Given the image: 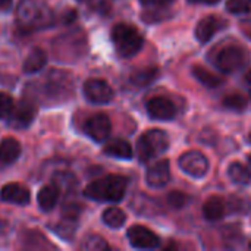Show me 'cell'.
<instances>
[{"mask_svg": "<svg viewBox=\"0 0 251 251\" xmlns=\"http://www.w3.org/2000/svg\"><path fill=\"white\" fill-rule=\"evenodd\" d=\"M169 149V140L165 131L150 129L137 141V154L140 162H149L154 156L165 153Z\"/></svg>", "mask_w": 251, "mask_h": 251, "instance_id": "4", "label": "cell"}, {"mask_svg": "<svg viewBox=\"0 0 251 251\" xmlns=\"http://www.w3.org/2000/svg\"><path fill=\"white\" fill-rule=\"evenodd\" d=\"M150 118L157 121H171L176 115V107L168 97H153L146 104Z\"/></svg>", "mask_w": 251, "mask_h": 251, "instance_id": "10", "label": "cell"}, {"mask_svg": "<svg viewBox=\"0 0 251 251\" xmlns=\"http://www.w3.org/2000/svg\"><path fill=\"white\" fill-rule=\"evenodd\" d=\"M159 71L156 68H147V69H143V71H138L135 74H132L131 76V81L135 84V85H149L150 82H153L157 76Z\"/></svg>", "mask_w": 251, "mask_h": 251, "instance_id": "23", "label": "cell"}, {"mask_svg": "<svg viewBox=\"0 0 251 251\" xmlns=\"http://www.w3.org/2000/svg\"><path fill=\"white\" fill-rule=\"evenodd\" d=\"M16 22L25 31L43 29L53 24V12L43 0H19Z\"/></svg>", "mask_w": 251, "mask_h": 251, "instance_id": "1", "label": "cell"}, {"mask_svg": "<svg viewBox=\"0 0 251 251\" xmlns=\"http://www.w3.org/2000/svg\"><path fill=\"white\" fill-rule=\"evenodd\" d=\"M144 6H149V7H156V9H160V7H165L168 4H171L174 0H140Z\"/></svg>", "mask_w": 251, "mask_h": 251, "instance_id": "31", "label": "cell"}, {"mask_svg": "<svg viewBox=\"0 0 251 251\" xmlns=\"http://www.w3.org/2000/svg\"><path fill=\"white\" fill-rule=\"evenodd\" d=\"M249 140H250V143H251V134H250V137H249Z\"/></svg>", "mask_w": 251, "mask_h": 251, "instance_id": "36", "label": "cell"}, {"mask_svg": "<svg viewBox=\"0 0 251 251\" xmlns=\"http://www.w3.org/2000/svg\"><path fill=\"white\" fill-rule=\"evenodd\" d=\"M191 72H193L194 78H196L200 84H203L204 87H207V88H218L219 85L224 84V78H222V76H219V75H216V74L207 71L206 68H203V66H200V65H196V66L191 69Z\"/></svg>", "mask_w": 251, "mask_h": 251, "instance_id": "20", "label": "cell"}, {"mask_svg": "<svg viewBox=\"0 0 251 251\" xmlns=\"http://www.w3.org/2000/svg\"><path fill=\"white\" fill-rule=\"evenodd\" d=\"M188 201H190V197L182 191H172L168 196V204L172 209H182L188 204Z\"/></svg>", "mask_w": 251, "mask_h": 251, "instance_id": "28", "label": "cell"}, {"mask_svg": "<svg viewBox=\"0 0 251 251\" xmlns=\"http://www.w3.org/2000/svg\"><path fill=\"white\" fill-rule=\"evenodd\" d=\"M190 3H193V4H199V3H201V4H216L219 0H188Z\"/></svg>", "mask_w": 251, "mask_h": 251, "instance_id": "32", "label": "cell"}, {"mask_svg": "<svg viewBox=\"0 0 251 251\" xmlns=\"http://www.w3.org/2000/svg\"><path fill=\"white\" fill-rule=\"evenodd\" d=\"M82 249L88 251H106L109 250V244L99 235H88L82 243Z\"/></svg>", "mask_w": 251, "mask_h": 251, "instance_id": "26", "label": "cell"}, {"mask_svg": "<svg viewBox=\"0 0 251 251\" xmlns=\"http://www.w3.org/2000/svg\"><path fill=\"white\" fill-rule=\"evenodd\" d=\"M179 168L193 178H203L209 171L207 157L199 150H190L179 156Z\"/></svg>", "mask_w": 251, "mask_h": 251, "instance_id": "6", "label": "cell"}, {"mask_svg": "<svg viewBox=\"0 0 251 251\" xmlns=\"http://www.w3.org/2000/svg\"><path fill=\"white\" fill-rule=\"evenodd\" d=\"M56 234H59L62 238H71L75 232V219L72 218H65L63 222H60L57 226H56Z\"/></svg>", "mask_w": 251, "mask_h": 251, "instance_id": "30", "label": "cell"}, {"mask_svg": "<svg viewBox=\"0 0 251 251\" xmlns=\"http://www.w3.org/2000/svg\"><path fill=\"white\" fill-rule=\"evenodd\" d=\"M203 215L209 222H216L225 215V200L219 196L209 197L203 204Z\"/></svg>", "mask_w": 251, "mask_h": 251, "instance_id": "16", "label": "cell"}, {"mask_svg": "<svg viewBox=\"0 0 251 251\" xmlns=\"http://www.w3.org/2000/svg\"><path fill=\"white\" fill-rule=\"evenodd\" d=\"M246 82H247V84H251V69L246 74Z\"/></svg>", "mask_w": 251, "mask_h": 251, "instance_id": "34", "label": "cell"}, {"mask_svg": "<svg viewBox=\"0 0 251 251\" xmlns=\"http://www.w3.org/2000/svg\"><path fill=\"white\" fill-rule=\"evenodd\" d=\"M59 188L56 185H46L40 190L38 196H37V201L41 210L49 212L51 210L56 204H57V199H59Z\"/></svg>", "mask_w": 251, "mask_h": 251, "instance_id": "19", "label": "cell"}, {"mask_svg": "<svg viewBox=\"0 0 251 251\" xmlns=\"http://www.w3.org/2000/svg\"><path fill=\"white\" fill-rule=\"evenodd\" d=\"M84 129L91 140H94L97 143H103L110 135L112 124H110V119L104 113H97V115H93L91 118H88Z\"/></svg>", "mask_w": 251, "mask_h": 251, "instance_id": "9", "label": "cell"}, {"mask_svg": "<svg viewBox=\"0 0 251 251\" xmlns=\"http://www.w3.org/2000/svg\"><path fill=\"white\" fill-rule=\"evenodd\" d=\"M13 109H15L13 99L6 93H0V119H9Z\"/></svg>", "mask_w": 251, "mask_h": 251, "instance_id": "29", "label": "cell"}, {"mask_svg": "<svg viewBox=\"0 0 251 251\" xmlns=\"http://www.w3.org/2000/svg\"><path fill=\"white\" fill-rule=\"evenodd\" d=\"M224 106L231 109V110L241 112L247 107V99L240 93H234V94H229L224 99Z\"/></svg>", "mask_w": 251, "mask_h": 251, "instance_id": "24", "label": "cell"}, {"mask_svg": "<svg viewBox=\"0 0 251 251\" xmlns=\"http://www.w3.org/2000/svg\"><path fill=\"white\" fill-rule=\"evenodd\" d=\"M47 63V54L43 49L35 47L29 51V54L26 56L25 62H24V72L25 74H35L40 72Z\"/></svg>", "mask_w": 251, "mask_h": 251, "instance_id": "18", "label": "cell"}, {"mask_svg": "<svg viewBox=\"0 0 251 251\" xmlns=\"http://www.w3.org/2000/svg\"><path fill=\"white\" fill-rule=\"evenodd\" d=\"M0 199L6 203H13V204H18V206H25L29 203V191L18 184V182H12V184H6L1 191H0Z\"/></svg>", "mask_w": 251, "mask_h": 251, "instance_id": "14", "label": "cell"}, {"mask_svg": "<svg viewBox=\"0 0 251 251\" xmlns=\"http://www.w3.org/2000/svg\"><path fill=\"white\" fill-rule=\"evenodd\" d=\"M225 26H226V21L225 19H222V18H219L216 15H207L206 18H203L197 24V26H196V38L201 44H204V43L210 41L212 37L218 31L224 29Z\"/></svg>", "mask_w": 251, "mask_h": 251, "instance_id": "11", "label": "cell"}, {"mask_svg": "<svg viewBox=\"0 0 251 251\" xmlns=\"http://www.w3.org/2000/svg\"><path fill=\"white\" fill-rule=\"evenodd\" d=\"M104 154L115 157V159H124V160H129L134 154V150L131 147V144L125 140H112L109 141L104 149H103Z\"/></svg>", "mask_w": 251, "mask_h": 251, "instance_id": "17", "label": "cell"}, {"mask_svg": "<svg viewBox=\"0 0 251 251\" xmlns=\"http://www.w3.org/2000/svg\"><path fill=\"white\" fill-rule=\"evenodd\" d=\"M226 10L234 15H244L251 12V0H228Z\"/></svg>", "mask_w": 251, "mask_h": 251, "instance_id": "27", "label": "cell"}, {"mask_svg": "<svg viewBox=\"0 0 251 251\" xmlns=\"http://www.w3.org/2000/svg\"><path fill=\"white\" fill-rule=\"evenodd\" d=\"M12 4V0H0V10H6L9 9V6Z\"/></svg>", "mask_w": 251, "mask_h": 251, "instance_id": "33", "label": "cell"}, {"mask_svg": "<svg viewBox=\"0 0 251 251\" xmlns=\"http://www.w3.org/2000/svg\"><path fill=\"white\" fill-rule=\"evenodd\" d=\"M112 41L118 54L122 57H132L144 46V38L140 31L128 24L115 25L112 29Z\"/></svg>", "mask_w": 251, "mask_h": 251, "instance_id": "3", "label": "cell"}, {"mask_svg": "<svg viewBox=\"0 0 251 251\" xmlns=\"http://www.w3.org/2000/svg\"><path fill=\"white\" fill-rule=\"evenodd\" d=\"M171 179V165L166 159L154 163L146 174V181L151 188H162Z\"/></svg>", "mask_w": 251, "mask_h": 251, "instance_id": "13", "label": "cell"}, {"mask_svg": "<svg viewBox=\"0 0 251 251\" xmlns=\"http://www.w3.org/2000/svg\"><path fill=\"white\" fill-rule=\"evenodd\" d=\"M246 62L247 53L240 46H228L222 49L215 59L216 68L224 74H232L240 71L246 65Z\"/></svg>", "mask_w": 251, "mask_h": 251, "instance_id": "5", "label": "cell"}, {"mask_svg": "<svg viewBox=\"0 0 251 251\" xmlns=\"http://www.w3.org/2000/svg\"><path fill=\"white\" fill-rule=\"evenodd\" d=\"M35 115H37V110H35L34 104L28 100H22L15 106L12 115L9 116V121L13 128L22 129V128H26L31 125Z\"/></svg>", "mask_w": 251, "mask_h": 251, "instance_id": "12", "label": "cell"}, {"mask_svg": "<svg viewBox=\"0 0 251 251\" xmlns=\"http://www.w3.org/2000/svg\"><path fill=\"white\" fill-rule=\"evenodd\" d=\"M126 237L134 249L138 250H154L160 246V238L149 228L143 225H134L128 229Z\"/></svg>", "mask_w": 251, "mask_h": 251, "instance_id": "7", "label": "cell"}, {"mask_svg": "<svg viewBox=\"0 0 251 251\" xmlns=\"http://www.w3.org/2000/svg\"><path fill=\"white\" fill-rule=\"evenodd\" d=\"M128 179L121 175H107L97 181H93L84 190L85 197L94 201L119 203L126 193Z\"/></svg>", "mask_w": 251, "mask_h": 251, "instance_id": "2", "label": "cell"}, {"mask_svg": "<svg viewBox=\"0 0 251 251\" xmlns=\"http://www.w3.org/2000/svg\"><path fill=\"white\" fill-rule=\"evenodd\" d=\"M228 175L231 181L237 185H249L251 182V172L247 166L240 162H232L228 166Z\"/></svg>", "mask_w": 251, "mask_h": 251, "instance_id": "21", "label": "cell"}, {"mask_svg": "<svg viewBox=\"0 0 251 251\" xmlns=\"http://www.w3.org/2000/svg\"><path fill=\"white\" fill-rule=\"evenodd\" d=\"M84 96L90 103L106 104L113 99V90L106 81L91 78L84 84Z\"/></svg>", "mask_w": 251, "mask_h": 251, "instance_id": "8", "label": "cell"}, {"mask_svg": "<svg viewBox=\"0 0 251 251\" xmlns=\"http://www.w3.org/2000/svg\"><path fill=\"white\" fill-rule=\"evenodd\" d=\"M54 185L59 188V191H72L76 185V179L72 174L68 172L57 174L54 176Z\"/></svg>", "mask_w": 251, "mask_h": 251, "instance_id": "25", "label": "cell"}, {"mask_svg": "<svg viewBox=\"0 0 251 251\" xmlns=\"http://www.w3.org/2000/svg\"><path fill=\"white\" fill-rule=\"evenodd\" d=\"M249 162H250V165H251V154L249 156Z\"/></svg>", "mask_w": 251, "mask_h": 251, "instance_id": "35", "label": "cell"}, {"mask_svg": "<svg viewBox=\"0 0 251 251\" xmlns=\"http://www.w3.org/2000/svg\"><path fill=\"white\" fill-rule=\"evenodd\" d=\"M101 219L112 229H118V228H121L126 222V216H125V213L119 207H109V209H106L103 212Z\"/></svg>", "mask_w": 251, "mask_h": 251, "instance_id": "22", "label": "cell"}, {"mask_svg": "<svg viewBox=\"0 0 251 251\" xmlns=\"http://www.w3.org/2000/svg\"><path fill=\"white\" fill-rule=\"evenodd\" d=\"M21 154V144L18 140L7 137L0 141V165L6 166L13 163Z\"/></svg>", "mask_w": 251, "mask_h": 251, "instance_id": "15", "label": "cell"}]
</instances>
